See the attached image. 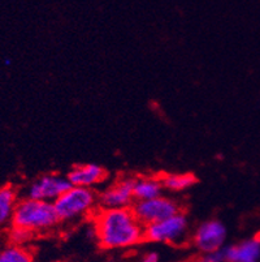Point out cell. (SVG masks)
<instances>
[{"label": "cell", "instance_id": "1", "mask_svg": "<svg viewBox=\"0 0 260 262\" xmlns=\"http://www.w3.org/2000/svg\"><path fill=\"white\" fill-rule=\"evenodd\" d=\"M95 237L104 249H124L145 240V226L132 208L102 209L94 218Z\"/></svg>", "mask_w": 260, "mask_h": 262}, {"label": "cell", "instance_id": "2", "mask_svg": "<svg viewBox=\"0 0 260 262\" xmlns=\"http://www.w3.org/2000/svg\"><path fill=\"white\" fill-rule=\"evenodd\" d=\"M59 221L52 202L39 200H20L12 218V226L32 231L35 235L44 233L56 227Z\"/></svg>", "mask_w": 260, "mask_h": 262}, {"label": "cell", "instance_id": "3", "mask_svg": "<svg viewBox=\"0 0 260 262\" xmlns=\"http://www.w3.org/2000/svg\"><path fill=\"white\" fill-rule=\"evenodd\" d=\"M99 202V196L91 188L70 187L54 202L60 222H70L91 213Z\"/></svg>", "mask_w": 260, "mask_h": 262}, {"label": "cell", "instance_id": "4", "mask_svg": "<svg viewBox=\"0 0 260 262\" xmlns=\"http://www.w3.org/2000/svg\"><path fill=\"white\" fill-rule=\"evenodd\" d=\"M189 231L187 216L181 211L161 222L145 227V240L151 243L177 244L183 242Z\"/></svg>", "mask_w": 260, "mask_h": 262}, {"label": "cell", "instance_id": "5", "mask_svg": "<svg viewBox=\"0 0 260 262\" xmlns=\"http://www.w3.org/2000/svg\"><path fill=\"white\" fill-rule=\"evenodd\" d=\"M132 210L145 227L181 213L180 205L175 200L164 196L147 201H135L132 206Z\"/></svg>", "mask_w": 260, "mask_h": 262}, {"label": "cell", "instance_id": "6", "mask_svg": "<svg viewBox=\"0 0 260 262\" xmlns=\"http://www.w3.org/2000/svg\"><path fill=\"white\" fill-rule=\"evenodd\" d=\"M72 187L70 182L66 176L57 175V173H47L29 185L28 197L39 201H47L54 204L60 196Z\"/></svg>", "mask_w": 260, "mask_h": 262}, {"label": "cell", "instance_id": "7", "mask_svg": "<svg viewBox=\"0 0 260 262\" xmlns=\"http://www.w3.org/2000/svg\"><path fill=\"white\" fill-rule=\"evenodd\" d=\"M226 228L220 221L212 219L202 223L194 233L195 247L202 252V254L212 253V252L223 251L225 243Z\"/></svg>", "mask_w": 260, "mask_h": 262}, {"label": "cell", "instance_id": "8", "mask_svg": "<svg viewBox=\"0 0 260 262\" xmlns=\"http://www.w3.org/2000/svg\"><path fill=\"white\" fill-rule=\"evenodd\" d=\"M134 182L133 178H123L102 192L99 196L102 209L130 208L134 201Z\"/></svg>", "mask_w": 260, "mask_h": 262}, {"label": "cell", "instance_id": "9", "mask_svg": "<svg viewBox=\"0 0 260 262\" xmlns=\"http://www.w3.org/2000/svg\"><path fill=\"white\" fill-rule=\"evenodd\" d=\"M72 187L91 188L99 184L107 178V172L102 166L97 163L77 164L66 175Z\"/></svg>", "mask_w": 260, "mask_h": 262}, {"label": "cell", "instance_id": "10", "mask_svg": "<svg viewBox=\"0 0 260 262\" xmlns=\"http://www.w3.org/2000/svg\"><path fill=\"white\" fill-rule=\"evenodd\" d=\"M226 262H260V239L245 240L224 248Z\"/></svg>", "mask_w": 260, "mask_h": 262}, {"label": "cell", "instance_id": "11", "mask_svg": "<svg viewBox=\"0 0 260 262\" xmlns=\"http://www.w3.org/2000/svg\"><path fill=\"white\" fill-rule=\"evenodd\" d=\"M18 204L17 190L13 185H0V227L12 223L14 210Z\"/></svg>", "mask_w": 260, "mask_h": 262}, {"label": "cell", "instance_id": "12", "mask_svg": "<svg viewBox=\"0 0 260 262\" xmlns=\"http://www.w3.org/2000/svg\"><path fill=\"white\" fill-rule=\"evenodd\" d=\"M163 183L157 178H139L134 182V200L147 201V200L160 197L163 193Z\"/></svg>", "mask_w": 260, "mask_h": 262}, {"label": "cell", "instance_id": "13", "mask_svg": "<svg viewBox=\"0 0 260 262\" xmlns=\"http://www.w3.org/2000/svg\"><path fill=\"white\" fill-rule=\"evenodd\" d=\"M198 179L194 173H168L161 178L164 189H168L171 192H181V190L189 189L193 185L197 184Z\"/></svg>", "mask_w": 260, "mask_h": 262}, {"label": "cell", "instance_id": "14", "mask_svg": "<svg viewBox=\"0 0 260 262\" xmlns=\"http://www.w3.org/2000/svg\"><path fill=\"white\" fill-rule=\"evenodd\" d=\"M0 262H34V254L29 247L8 244L0 249Z\"/></svg>", "mask_w": 260, "mask_h": 262}, {"label": "cell", "instance_id": "15", "mask_svg": "<svg viewBox=\"0 0 260 262\" xmlns=\"http://www.w3.org/2000/svg\"><path fill=\"white\" fill-rule=\"evenodd\" d=\"M8 242L9 244H13V245H21V247H28V244L34 239L37 235L32 231L25 230V228H21V227H14L12 226L11 228L8 230Z\"/></svg>", "mask_w": 260, "mask_h": 262}, {"label": "cell", "instance_id": "16", "mask_svg": "<svg viewBox=\"0 0 260 262\" xmlns=\"http://www.w3.org/2000/svg\"><path fill=\"white\" fill-rule=\"evenodd\" d=\"M194 262H226V259L224 251H218L212 252V253L202 254V256L198 257Z\"/></svg>", "mask_w": 260, "mask_h": 262}, {"label": "cell", "instance_id": "17", "mask_svg": "<svg viewBox=\"0 0 260 262\" xmlns=\"http://www.w3.org/2000/svg\"><path fill=\"white\" fill-rule=\"evenodd\" d=\"M139 262H159V254L156 252H149V253L143 254Z\"/></svg>", "mask_w": 260, "mask_h": 262}]
</instances>
